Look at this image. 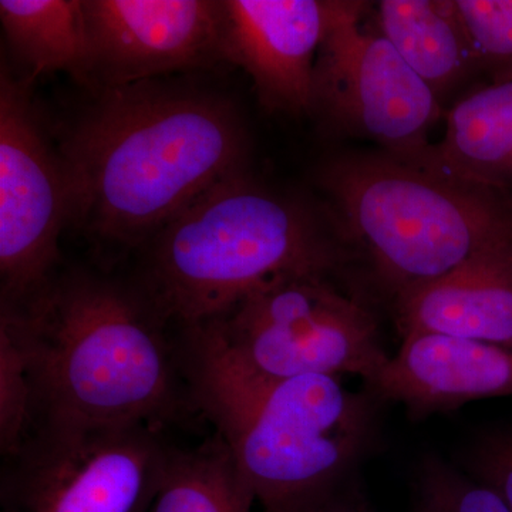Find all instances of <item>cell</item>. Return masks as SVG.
<instances>
[{
  "label": "cell",
  "mask_w": 512,
  "mask_h": 512,
  "mask_svg": "<svg viewBox=\"0 0 512 512\" xmlns=\"http://www.w3.org/2000/svg\"><path fill=\"white\" fill-rule=\"evenodd\" d=\"M444 120L443 138L421 165L512 192V80L467 90Z\"/></svg>",
  "instance_id": "cell-15"
},
{
  "label": "cell",
  "mask_w": 512,
  "mask_h": 512,
  "mask_svg": "<svg viewBox=\"0 0 512 512\" xmlns=\"http://www.w3.org/2000/svg\"><path fill=\"white\" fill-rule=\"evenodd\" d=\"M180 345L258 379L352 375L369 384L390 359L372 311L323 274L276 276L224 315L183 329Z\"/></svg>",
  "instance_id": "cell-6"
},
{
  "label": "cell",
  "mask_w": 512,
  "mask_h": 512,
  "mask_svg": "<svg viewBox=\"0 0 512 512\" xmlns=\"http://www.w3.org/2000/svg\"><path fill=\"white\" fill-rule=\"evenodd\" d=\"M311 114L336 133L375 141L383 153L421 165L446 110L383 35L372 3L326 0Z\"/></svg>",
  "instance_id": "cell-7"
},
{
  "label": "cell",
  "mask_w": 512,
  "mask_h": 512,
  "mask_svg": "<svg viewBox=\"0 0 512 512\" xmlns=\"http://www.w3.org/2000/svg\"><path fill=\"white\" fill-rule=\"evenodd\" d=\"M153 424H37L3 458L0 512H148L173 447Z\"/></svg>",
  "instance_id": "cell-8"
},
{
  "label": "cell",
  "mask_w": 512,
  "mask_h": 512,
  "mask_svg": "<svg viewBox=\"0 0 512 512\" xmlns=\"http://www.w3.org/2000/svg\"><path fill=\"white\" fill-rule=\"evenodd\" d=\"M180 352L195 409L264 512H303L332 497L372 444L380 400L370 390H349L335 376H242Z\"/></svg>",
  "instance_id": "cell-3"
},
{
  "label": "cell",
  "mask_w": 512,
  "mask_h": 512,
  "mask_svg": "<svg viewBox=\"0 0 512 512\" xmlns=\"http://www.w3.org/2000/svg\"><path fill=\"white\" fill-rule=\"evenodd\" d=\"M419 512H424L423 510H419Z\"/></svg>",
  "instance_id": "cell-23"
},
{
  "label": "cell",
  "mask_w": 512,
  "mask_h": 512,
  "mask_svg": "<svg viewBox=\"0 0 512 512\" xmlns=\"http://www.w3.org/2000/svg\"><path fill=\"white\" fill-rule=\"evenodd\" d=\"M25 77L0 74V279L16 308L53 278L59 237L72 221L69 174L50 143Z\"/></svg>",
  "instance_id": "cell-9"
},
{
  "label": "cell",
  "mask_w": 512,
  "mask_h": 512,
  "mask_svg": "<svg viewBox=\"0 0 512 512\" xmlns=\"http://www.w3.org/2000/svg\"><path fill=\"white\" fill-rule=\"evenodd\" d=\"M227 63L254 83L271 113H311L326 0H222Z\"/></svg>",
  "instance_id": "cell-11"
},
{
  "label": "cell",
  "mask_w": 512,
  "mask_h": 512,
  "mask_svg": "<svg viewBox=\"0 0 512 512\" xmlns=\"http://www.w3.org/2000/svg\"><path fill=\"white\" fill-rule=\"evenodd\" d=\"M377 26L444 110L481 74L454 0H380Z\"/></svg>",
  "instance_id": "cell-14"
},
{
  "label": "cell",
  "mask_w": 512,
  "mask_h": 512,
  "mask_svg": "<svg viewBox=\"0 0 512 512\" xmlns=\"http://www.w3.org/2000/svg\"><path fill=\"white\" fill-rule=\"evenodd\" d=\"M474 480L498 494L512 512V430L485 434L468 456Z\"/></svg>",
  "instance_id": "cell-21"
},
{
  "label": "cell",
  "mask_w": 512,
  "mask_h": 512,
  "mask_svg": "<svg viewBox=\"0 0 512 512\" xmlns=\"http://www.w3.org/2000/svg\"><path fill=\"white\" fill-rule=\"evenodd\" d=\"M400 335L512 346V242L488 249L393 303Z\"/></svg>",
  "instance_id": "cell-13"
},
{
  "label": "cell",
  "mask_w": 512,
  "mask_h": 512,
  "mask_svg": "<svg viewBox=\"0 0 512 512\" xmlns=\"http://www.w3.org/2000/svg\"><path fill=\"white\" fill-rule=\"evenodd\" d=\"M318 183L346 244L393 303L512 242L511 191L380 150L329 158Z\"/></svg>",
  "instance_id": "cell-5"
},
{
  "label": "cell",
  "mask_w": 512,
  "mask_h": 512,
  "mask_svg": "<svg viewBox=\"0 0 512 512\" xmlns=\"http://www.w3.org/2000/svg\"><path fill=\"white\" fill-rule=\"evenodd\" d=\"M303 512H375L360 501L349 498L348 495L340 494L339 491L332 497L326 498L322 503L313 505L312 508Z\"/></svg>",
  "instance_id": "cell-22"
},
{
  "label": "cell",
  "mask_w": 512,
  "mask_h": 512,
  "mask_svg": "<svg viewBox=\"0 0 512 512\" xmlns=\"http://www.w3.org/2000/svg\"><path fill=\"white\" fill-rule=\"evenodd\" d=\"M35 426V400L26 359L8 329L0 326V453H15Z\"/></svg>",
  "instance_id": "cell-19"
},
{
  "label": "cell",
  "mask_w": 512,
  "mask_h": 512,
  "mask_svg": "<svg viewBox=\"0 0 512 512\" xmlns=\"http://www.w3.org/2000/svg\"><path fill=\"white\" fill-rule=\"evenodd\" d=\"M353 255L338 225L244 173L205 192L148 242L141 291L168 323L187 329L276 276H333Z\"/></svg>",
  "instance_id": "cell-4"
},
{
  "label": "cell",
  "mask_w": 512,
  "mask_h": 512,
  "mask_svg": "<svg viewBox=\"0 0 512 512\" xmlns=\"http://www.w3.org/2000/svg\"><path fill=\"white\" fill-rule=\"evenodd\" d=\"M488 83L512 80V0H454Z\"/></svg>",
  "instance_id": "cell-18"
},
{
  "label": "cell",
  "mask_w": 512,
  "mask_h": 512,
  "mask_svg": "<svg viewBox=\"0 0 512 512\" xmlns=\"http://www.w3.org/2000/svg\"><path fill=\"white\" fill-rule=\"evenodd\" d=\"M367 387L380 402L403 404L416 419L511 396L512 346L412 333Z\"/></svg>",
  "instance_id": "cell-12"
},
{
  "label": "cell",
  "mask_w": 512,
  "mask_h": 512,
  "mask_svg": "<svg viewBox=\"0 0 512 512\" xmlns=\"http://www.w3.org/2000/svg\"><path fill=\"white\" fill-rule=\"evenodd\" d=\"M59 151L72 221L134 247L215 185L248 173L249 138L227 97L148 80L96 92Z\"/></svg>",
  "instance_id": "cell-1"
},
{
  "label": "cell",
  "mask_w": 512,
  "mask_h": 512,
  "mask_svg": "<svg viewBox=\"0 0 512 512\" xmlns=\"http://www.w3.org/2000/svg\"><path fill=\"white\" fill-rule=\"evenodd\" d=\"M84 0H2L6 42L28 82L66 72L93 89L92 46Z\"/></svg>",
  "instance_id": "cell-16"
},
{
  "label": "cell",
  "mask_w": 512,
  "mask_h": 512,
  "mask_svg": "<svg viewBox=\"0 0 512 512\" xmlns=\"http://www.w3.org/2000/svg\"><path fill=\"white\" fill-rule=\"evenodd\" d=\"M93 92L227 63L222 2L86 0Z\"/></svg>",
  "instance_id": "cell-10"
},
{
  "label": "cell",
  "mask_w": 512,
  "mask_h": 512,
  "mask_svg": "<svg viewBox=\"0 0 512 512\" xmlns=\"http://www.w3.org/2000/svg\"><path fill=\"white\" fill-rule=\"evenodd\" d=\"M167 323L143 291L83 272L2 306L0 326L28 366L35 426L163 427L195 409Z\"/></svg>",
  "instance_id": "cell-2"
},
{
  "label": "cell",
  "mask_w": 512,
  "mask_h": 512,
  "mask_svg": "<svg viewBox=\"0 0 512 512\" xmlns=\"http://www.w3.org/2000/svg\"><path fill=\"white\" fill-rule=\"evenodd\" d=\"M420 488L424 512H510L490 487L440 460L424 463Z\"/></svg>",
  "instance_id": "cell-20"
},
{
  "label": "cell",
  "mask_w": 512,
  "mask_h": 512,
  "mask_svg": "<svg viewBox=\"0 0 512 512\" xmlns=\"http://www.w3.org/2000/svg\"><path fill=\"white\" fill-rule=\"evenodd\" d=\"M254 495L224 440L171 451L163 483L148 512H251Z\"/></svg>",
  "instance_id": "cell-17"
}]
</instances>
